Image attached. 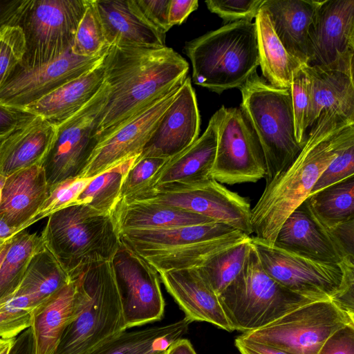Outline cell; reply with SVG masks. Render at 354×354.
I'll use <instances>...</instances> for the list:
<instances>
[{
    "instance_id": "6da1fadb",
    "label": "cell",
    "mask_w": 354,
    "mask_h": 354,
    "mask_svg": "<svg viewBox=\"0 0 354 354\" xmlns=\"http://www.w3.org/2000/svg\"><path fill=\"white\" fill-rule=\"evenodd\" d=\"M107 96L100 142L187 77L188 62L173 48L113 44L103 59Z\"/></svg>"
},
{
    "instance_id": "7a4b0ae2",
    "label": "cell",
    "mask_w": 354,
    "mask_h": 354,
    "mask_svg": "<svg viewBox=\"0 0 354 354\" xmlns=\"http://www.w3.org/2000/svg\"><path fill=\"white\" fill-rule=\"evenodd\" d=\"M353 138V119L334 111L322 112L297 157L266 184L252 208L254 236L274 245L283 221L307 199L322 172Z\"/></svg>"
},
{
    "instance_id": "3957f363",
    "label": "cell",
    "mask_w": 354,
    "mask_h": 354,
    "mask_svg": "<svg viewBox=\"0 0 354 354\" xmlns=\"http://www.w3.org/2000/svg\"><path fill=\"white\" fill-rule=\"evenodd\" d=\"M192 80L216 93L239 88L259 66L256 25L239 21L186 42Z\"/></svg>"
},
{
    "instance_id": "277c9868",
    "label": "cell",
    "mask_w": 354,
    "mask_h": 354,
    "mask_svg": "<svg viewBox=\"0 0 354 354\" xmlns=\"http://www.w3.org/2000/svg\"><path fill=\"white\" fill-rule=\"evenodd\" d=\"M40 235L71 279L84 267L112 260L122 241L113 214L75 204L48 217Z\"/></svg>"
},
{
    "instance_id": "5b68a950",
    "label": "cell",
    "mask_w": 354,
    "mask_h": 354,
    "mask_svg": "<svg viewBox=\"0 0 354 354\" xmlns=\"http://www.w3.org/2000/svg\"><path fill=\"white\" fill-rule=\"evenodd\" d=\"M239 90V109L261 148L268 183L292 163L302 148L295 138L290 88L273 86L255 72Z\"/></svg>"
},
{
    "instance_id": "8992f818",
    "label": "cell",
    "mask_w": 354,
    "mask_h": 354,
    "mask_svg": "<svg viewBox=\"0 0 354 354\" xmlns=\"http://www.w3.org/2000/svg\"><path fill=\"white\" fill-rule=\"evenodd\" d=\"M218 297L232 330L243 333L263 327L314 301L272 278L263 268L251 243L241 270Z\"/></svg>"
},
{
    "instance_id": "52a82bcc",
    "label": "cell",
    "mask_w": 354,
    "mask_h": 354,
    "mask_svg": "<svg viewBox=\"0 0 354 354\" xmlns=\"http://www.w3.org/2000/svg\"><path fill=\"white\" fill-rule=\"evenodd\" d=\"M76 275L86 291V300L64 329L53 354H84L127 330L112 260L88 265Z\"/></svg>"
},
{
    "instance_id": "ba28073f",
    "label": "cell",
    "mask_w": 354,
    "mask_h": 354,
    "mask_svg": "<svg viewBox=\"0 0 354 354\" xmlns=\"http://www.w3.org/2000/svg\"><path fill=\"white\" fill-rule=\"evenodd\" d=\"M264 270L289 290L310 299H332L353 308L354 261L315 260L250 237Z\"/></svg>"
},
{
    "instance_id": "9c48e42d",
    "label": "cell",
    "mask_w": 354,
    "mask_h": 354,
    "mask_svg": "<svg viewBox=\"0 0 354 354\" xmlns=\"http://www.w3.org/2000/svg\"><path fill=\"white\" fill-rule=\"evenodd\" d=\"M354 324V313L340 301H313L240 337L288 354H317L338 329Z\"/></svg>"
},
{
    "instance_id": "30bf717a",
    "label": "cell",
    "mask_w": 354,
    "mask_h": 354,
    "mask_svg": "<svg viewBox=\"0 0 354 354\" xmlns=\"http://www.w3.org/2000/svg\"><path fill=\"white\" fill-rule=\"evenodd\" d=\"M86 3L87 0H28L14 25L25 40L19 64L32 68L71 50Z\"/></svg>"
},
{
    "instance_id": "8fae6325",
    "label": "cell",
    "mask_w": 354,
    "mask_h": 354,
    "mask_svg": "<svg viewBox=\"0 0 354 354\" xmlns=\"http://www.w3.org/2000/svg\"><path fill=\"white\" fill-rule=\"evenodd\" d=\"M133 201L175 207L225 223L248 236L252 234L250 201L212 178L195 183L157 186L122 201Z\"/></svg>"
},
{
    "instance_id": "7c38bea8",
    "label": "cell",
    "mask_w": 354,
    "mask_h": 354,
    "mask_svg": "<svg viewBox=\"0 0 354 354\" xmlns=\"http://www.w3.org/2000/svg\"><path fill=\"white\" fill-rule=\"evenodd\" d=\"M105 82L80 110L56 127L50 149L41 166L48 187L79 177L100 142V111L106 102Z\"/></svg>"
},
{
    "instance_id": "4fadbf2b",
    "label": "cell",
    "mask_w": 354,
    "mask_h": 354,
    "mask_svg": "<svg viewBox=\"0 0 354 354\" xmlns=\"http://www.w3.org/2000/svg\"><path fill=\"white\" fill-rule=\"evenodd\" d=\"M217 145L211 177L221 184L256 183L266 177L263 152L239 108L219 109Z\"/></svg>"
},
{
    "instance_id": "5bb4252c",
    "label": "cell",
    "mask_w": 354,
    "mask_h": 354,
    "mask_svg": "<svg viewBox=\"0 0 354 354\" xmlns=\"http://www.w3.org/2000/svg\"><path fill=\"white\" fill-rule=\"evenodd\" d=\"M354 0L319 1L308 35L309 66L353 75Z\"/></svg>"
},
{
    "instance_id": "9a60e30c",
    "label": "cell",
    "mask_w": 354,
    "mask_h": 354,
    "mask_svg": "<svg viewBox=\"0 0 354 354\" xmlns=\"http://www.w3.org/2000/svg\"><path fill=\"white\" fill-rule=\"evenodd\" d=\"M112 265L125 329L160 320L165 304L155 268L122 242Z\"/></svg>"
},
{
    "instance_id": "2e32d148",
    "label": "cell",
    "mask_w": 354,
    "mask_h": 354,
    "mask_svg": "<svg viewBox=\"0 0 354 354\" xmlns=\"http://www.w3.org/2000/svg\"><path fill=\"white\" fill-rule=\"evenodd\" d=\"M105 53L88 57L77 55L71 50L53 62L32 68L18 64L0 88V104L24 109L93 69Z\"/></svg>"
},
{
    "instance_id": "e0dca14e",
    "label": "cell",
    "mask_w": 354,
    "mask_h": 354,
    "mask_svg": "<svg viewBox=\"0 0 354 354\" xmlns=\"http://www.w3.org/2000/svg\"><path fill=\"white\" fill-rule=\"evenodd\" d=\"M182 84L174 86L101 140L79 177L92 178L129 158L140 155Z\"/></svg>"
},
{
    "instance_id": "ac0fdd59",
    "label": "cell",
    "mask_w": 354,
    "mask_h": 354,
    "mask_svg": "<svg viewBox=\"0 0 354 354\" xmlns=\"http://www.w3.org/2000/svg\"><path fill=\"white\" fill-rule=\"evenodd\" d=\"M201 116L191 79L187 77L145 144L139 158H171L199 137Z\"/></svg>"
},
{
    "instance_id": "d6986e66",
    "label": "cell",
    "mask_w": 354,
    "mask_h": 354,
    "mask_svg": "<svg viewBox=\"0 0 354 354\" xmlns=\"http://www.w3.org/2000/svg\"><path fill=\"white\" fill-rule=\"evenodd\" d=\"M274 245L324 262L339 263L353 260L330 231L313 214L306 201L283 221Z\"/></svg>"
},
{
    "instance_id": "ffe728a7",
    "label": "cell",
    "mask_w": 354,
    "mask_h": 354,
    "mask_svg": "<svg viewBox=\"0 0 354 354\" xmlns=\"http://www.w3.org/2000/svg\"><path fill=\"white\" fill-rule=\"evenodd\" d=\"M167 291L191 322H203L231 332L218 295L197 268L158 272Z\"/></svg>"
},
{
    "instance_id": "44dd1931",
    "label": "cell",
    "mask_w": 354,
    "mask_h": 354,
    "mask_svg": "<svg viewBox=\"0 0 354 354\" xmlns=\"http://www.w3.org/2000/svg\"><path fill=\"white\" fill-rule=\"evenodd\" d=\"M86 295L79 276L37 306L31 326L35 354H53L67 325L82 308Z\"/></svg>"
},
{
    "instance_id": "7402d4cb",
    "label": "cell",
    "mask_w": 354,
    "mask_h": 354,
    "mask_svg": "<svg viewBox=\"0 0 354 354\" xmlns=\"http://www.w3.org/2000/svg\"><path fill=\"white\" fill-rule=\"evenodd\" d=\"M50 193L40 165L18 171L6 178L0 203V216L19 232L32 221Z\"/></svg>"
},
{
    "instance_id": "603a6c76",
    "label": "cell",
    "mask_w": 354,
    "mask_h": 354,
    "mask_svg": "<svg viewBox=\"0 0 354 354\" xmlns=\"http://www.w3.org/2000/svg\"><path fill=\"white\" fill-rule=\"evenodd\" d=\"M95 4L109 46H165V34L148 21L135 0H95Z\"/></svg>"
},
{
    "instance_id": "cb8c5ba5",
    "label": "cell",
    "mask_w": 354,
    "mask_h": 354,
    "mask_svg": "<svg viewBox=\"0 0 354 354\" xmlns=\"http://www.w3.org/2000/svg\"><path fill=\"white\" fill-rule=\"evenodd\" d=\"M218 120V110L211 117L202 136L184 151L168 159L151 178L147 190L174 183H195L212 178Z\"/></svg>"
},
{
    "instance_id": "d4e9b609",
    "label": "cell",
    "mask_w": 354,
    "mask_h": 354,
    "mask_svg": "<svg viewBox=\"0 0 354 354\" xmlns=\"http://www.w3.org/2000/svg\"><path fill=\"white\" fill-rule=\"evenodd\" d=\"M319 1L265 0L273 29L286 50L301 65L308 63V35Z\"/></svg>"
},
{
    "instance_id": "484cf974",
    "label": "cell",
    "mask_w": 354,
    "mask_h": 354,
    "mask_svg": "<svg viewBox=\"0 0 354 354\" xmlns=\"http://www.w3.org/2000/svg\"><path fill=\"white\" fill-rule=\"evenodd\" d=\"M56 127L36 116L0 142V176L41 164L53 140Z\"/></svg>"
},
{
    "instance_id": "4316f807",
    "label": "cell",
    "mask_w": 354,
    "mask_h": 354,
    "mask_svg": "<svg viewBox=\"0 0 354 354\" xmlns=\"http://www.w3.org/2000/svg\"><path fill=\"white\" fill-rule=\"evenodd\" d=\"M103 59L89 72L64 84L24 110L58 126L80 110L100 91L104 82Z\"/></svg>"
},
{
    "instance_id": "83f0119b",
    "label": "cell",
    "mask_w": 354,
    "mask_h": 354,
    "mask_svg": "<svg viewBox=\"0 0 354 354\" xmlns=\"http://www.w3.org/2000/svg\"><path fill=\"white\" fill-rule=\"evenodd\" d=\"M236 230L222 223L121 233L122 242L136 253L158 252L194 245L231 234Z\"/></svg>"
},
{
    "instance_id": "f1b7e54d",
    "label": "cell",
    "mask_w": 354,
    "mask_h": 354,
    "mask_svg": "<svg viewBox=\"0 0 354 354\" xmlns=\"http://www.w3.org/2000/svg\"><path fill=\"white\" fill-rule=\"evenodd\" d=\"M304 67L309 80V127L324 111L337 112L354 120L353 75L315 66Z\"/></svg>"
},
{
    "instance_id": "f546056e",
    "label": "cell",
    "mask_w": 354,
    "mask_h": 354,
    "mask_svg": "<svg viewBox=\"0 0 354 354\" xmlns=\"http://www.w3.org/2000/svg\"><path fill=\"white\" fill-rule=\"evenodd\" d=\"M113 216L120 234L131 230H156L215 222L202 215L169 205L120 201Z\"/></svg>"
},
{
    "instance_id": "4dcf8cb0",
    "label": "cell",
    "mask_w": 354,
    "mask_h": 354,
    "mask_svg": "<svg viewBox=\"0 0 354 354\" xmlns=\"http://www.w3.org/2000/svg\"><path fill=\"white\" fill-rule=\"evenodd\" d=\"M191 323L184 317L167 325L126 330L84 354H163L173 343L182 338Z\"/></svg>"
},
{
    "instance_id": "1f68e13d",
    "label": "cell",
    "mask_w": 354,
    "mask_h": 354,
    "mask_svg": "<svg viewBox=\"0 0 354 354\" xmlns=\"http://www.w3.org/2000/svg\"><path fill=\"white\" fill-rule=\"evenodd\" d=\"M254 23L263 76L273 86L290 88L293 74L302 65L284 48L263 8H260Z\"/></svg>"
},
{
    "instance_id": "d6a6232c",
    "label": "cell",
    "mask_w": 354,
    "mask_h": 354,
    "mask_svg": "<svg viewBox=\"0 0 354 354\" xmlns=\"http://www.w3.org/2000/svg\"><path fill=\"white\" fill-rule=\"evenodd\" d=\"M239 230L212 240L180 248L137 253L158 272L176 269L198 268L207 259L247 239Z\"/></svg>"
},
{
    "instance_id": "836d02e7",
    "label": "cell",
    "mask_w": 354,
    "mask_h": 354,
    "mask_svg": "<svg viewBox=\"0 0 354 354\" xmlns=\"http://www.w3.org/2000/svg\"><path fill=\"white\" fill-rule=\"evenodd\" d=\"M71 281L68 274L45 246L30 260L16 291L27 297L35 308Z\"/></svg>"
},
{
    "instance_id": "e575fe53",
    "label": "cell",
    "mask_w": 354,
    "mask_h": 354,
    "mask_svg": "<svg viewBox=\"0 0 354 354\" xmlns=\"http://www.w3.org/2000/svg\"><path fill=\"white\" fill-rule=\"evenodd\" d=\"M313 214L325 227L354 218V178L326 187L306 200Z\"/></svg>"
},
{
    "instance_id": "d590c367",
    "label": "cell",
    "mask_w": 354,
    "mask_h": 354,
    "mask_svg": "<svg viewBox=\"0 0 354 354\" xmlns=\"http://www.w3.org/2000/svg\"><path fill=\"white\" fill-rule=\"evenodd\" d=\"M44 247L41 235L36 232L24 230L13 236L0 266V301L16 292L30 260Z\"/></svg>"
},
{
    "instance_id": "8d00e7d4",
    "label": "cell",
    "mask_w": 354,
    "mask_h": 354,
    "mask_svg": "<svg viewBox=\"0 0 354 354\" xmlns=\"http://www.w3.org/2000/svg\"><path fill=\"white\" fill-rule=\"evenodd\" d=\"M139 156L129 158L92 178L73 205L86 204L102 213L113 214L120 201L124 178Z\"/></svg>"
},
{
    "instance_id": "74e56055",
    "label": "cell",
    "mask_w": 354,
    "mask_h": 354,
    "mask_svg": "<svg viewBox=\"0 0 354 354\" xmlns=\"http://www.w3.org/2000/svg\"><path fill=\"white\" fill-rule=\"evenodd\" d=\"M250 237L217 253L197 268L218 296L241 270L250 248Z\"/></svg>"
},
{
    "instance_id": "f35d334b",
    "label": "cell",
    "mask_w": 354,
    "mask_h": 354,
    "mask_svg": "<svg viewBox=\"0 0 354 354\" xmlns=\"http://www.w3.org/2000/svg\"><path fill=\"white\" fill-rule=\"evenodd\" d=\"M108 48L95 0H87L71 50L77 55L92 57L103 55Z\"/></svg>"
},
{
    "instance_id": "ab89813d",
    "label": "cell",
    "mask_w": 354,
    "mask_h": 354,
    "mask_svg": "<svg viewBox=\"0 0 354 354\" xmlns=\"http://www.w3.org/2000/svg\"><path fill=\"white\" fill-rule=\"evenodd\" d=\"M34 306L17 291L0 301V338L13 339L31 326Z\"/></svg>"
},
{
    "instance_id": "60d3db41",
    "label": "cell",
    "mask_w": 354,
    "mask_h": 354,
    "mask_svg": "<svg viewBox=\"0 0 354 354\" xmlns=\"http://www.w3.org/2000/svg\"><path fill=\"white\" fill-rule=\"evenodd\" d=\"M295 132L297 142L303 147L306 138V131L309 127L310 91L309 80L302 65L292 76L290 84Z\"/></svg>"
},
{
    "instance_id": "b9f144b4",
    "label": "cell",
    "mask_w": 354,
    "mask_h": 354,
    "mask_svg": "<svg viewBox=\"0 0 354 354\" xmlns=\"http://www.w3.org/2000/svg\"><path fill=\"white\" fill-rule=\"evenodd\" d=\"M169 158L139 157L126 174L120 193V201H128L148 189L153 176Z\"/></svg>"
},
{
    "instance_id": "7bdbcfd3",
    "label": "cell",
    "mask_w": 354,
    "mask_h": 354,
    "mask_svg": "<svg viewBox=\"0 0 354 354\" xmlns=\"http://www.w3.org/2000/svg\"><path fill=\"white\" fill-rule=\"evenodd\" d=\"M91 179L72 178L50 188L48 196L32 219V225L61 209L73 205Z\"/></svg>"
},
{
    "instance_id": "ee69618b",
    "label": "cell",
    "mask_w": 354,
    "mask_h": 354,
    "mask_svg": "<svg viewBox=\"0 0 354 354\" xmlns=\"http://www.w3.org/2000/svg\"><path fill=\"white\" fill-rule=\"evenodd\" d=\"M24 52V37L18 26H8L0 32V88L21 62Z\"/></svg>"
},
{
    "instance_id": "f6af8a7d",
    "label": "cell",
    "mask_w": 354,
    "mask_h": 354,
    "mask_svg": "<svg viewBox=\"0 0 354 354\" xmlns=\"http://www.w3.org/2000/svg\"><path fill=\"white\" fill-rule=\"evenodd\" d=\"M265 0H207L208 10L227 24L255 19Z\"/></svg>"
},
{
    "instance_id": "bcb514c9",
    "label": "cell",
    "mask_w": 354,
    "mask_h": 354,
    "mask_svg": "<svg viewBox=\"0 0 354 354\" xmlns=\"http://www.w3.org/2000/svg\"><path fill=\"white\" fill-rule=\"evenodd\" d=\"M353 175L354 138L346 143L327 166L315 183L310 195Z\"/></svg>"
},
{
    "instance_id": "7dc6e473",
    "label": "cell",
    "mask_w": 354,
    "mask_h": 354,
    "mask_svg": "<svg viewBox=\"0 0 354 354\" xmlns=\"http://www.w3.org/2000/svg\"><path fill=\"white\" fill-rule=\"evenodd\" d=\"M144 17L163 34L171 28L169 23L171 0H135Z\"/></svg>"
},
{
    "instance_id": "c3c4849f",
    "label": "cell",
    "mask_w": 354,
    "mask_h": 354,
    "mask_svg": "<svg viewBox=\"0 0 354 354\" xmlns=\"http://www.w3.org/2000/svg\"><path fill=\"white\" fill-rule=\"evenodd\" d=\"M35 117V115L24 109L0 104V142Z\"/></svg>"
},
{
    "instance_id": "681fc988",
    "label": "cell",
    "mask_w": 354,
    "mask_h": 354,
    "mask_svg": "<svg viewBox=\"0 0 354 354\" xmlns=\"http://www.w3.org/2000/svg\"><path fill=\"white\" fill-rule=\"evenodd\" d=\"M317 354H354V324L346 325L333 333Z\"/></svg>"
},
{
    "instance_id": "f907efd6",
    "label": "cell",
    "mask_w": 354,
    "mask_h": 354,
    "mask_svg": "<svg viewBox=\"0 0 354 354\" xmlns=\"http://www.w3.org/2000/svg\"><path fill=\"white\" fill-rule=\"evenodd\" d=\"M198 6V0H171L169 8L170 26L172 27L183 24Z\"/></svg>"
},
{
    "instance_id": "816d5d0a",
    "label": "cell",
    "mask_w": 354,
    "mask_h": 354,
    "mask_svg": "<svg viewBox=\"0 0 354 354\" xmlns=\"http://www.w3.org/2000/svg\"><path fill=\"white\" fill-rule=\"evenodd\" d=\"M28 0H0V32L14 26Z\"/></svg>"
},
{
    "instance_id": "f5cc1de1",
    "label": "cell",
    "mask_w": 354,
    "mask_h": 354,
    "mask_svg": "<svg viewBox=\"0 0 354 354\" xmlns=\"http://www.w3.org/2000/svg\"><path fill=\"white\" fill-rule=\"evenodd\" d=\"M346 254L354 257V218L335 225L329 230Z\"/></svg>"
},
{
    "instance_id": "db71d44e",
    "label": "cell",
    "mask_w": 354,
    "mask_h": 354,
    "mask_svg": "<svg viewBox=\"0 0 354 354\" xmlns=\"http://www.w3.org/2000/svg\"><path fill=\"white\" fill-rule=\"evenodd\" d=\"M235 346L241 354H288L268 346L236 337Z\"/></svg>"
},
{
    "instance_id": "11a10c76",
    "label": "cell",
    "mask_w": 354,
    "mask_h": 354,
    "mask_svg": "<svg viewBox=\"0 0 354 354\" xmlns=\"http://www.w3.org/2000/svg\"><path fill=\"white\" fill-rule=\"evenodd\" d=\"M8 354H35V341L30 327L17 337Z\"/></svg>"
},
{
    "instance_id": "9f6ffc18",
    "label": "cell",
    "mask_w": 354,
    "mask_h": 354,
    "mask_svg": "<svg viewBox=\"0 0 354 354\" xmlns=\"http://www.w3.org/2000/svg\"><path fill=\"white\" fill-rule=\"evenodd\" d=\"M163 354H197L189 340L180 338L173 343Z\"/></svg>"
},
{
    "instance_id": "6f0895ef",
    "label": "cell",
    "mask_w": 354,
    "mask_h": 354,
    "mask_svg": "<svg viewBox=\"0 0 354 354\" xmlns=\"http://www.w3.org/2000/svg\"><path fill=\"white\" fill-rule=\"evenodd\" d=\"M17 229L10 226L7 222L0 216V242L10 239L18 234Z\"/></svg>"
},
{
    "instance_id": "680465c9",
    "label": "cell",
    "mask_w": 354,
    "mask_h": 354,
    "mask_svg": "<svg viewBox=\"0 0 354 354\" xmlns=\"http://www.w3.org/2000/svg\"><path fill=\"white\" fill-rule=\"evenodd\" d=\"M16 338H13V339H1L0 338V354H8Z\"/></svg>"
},
{
    "instance_id": "91938a15",
    "label": "cell",
    "mask_w": 354,
    "mask_h": 354,
    "mask_svg": "<svg viewBox=\"0 0 354 354\" xmlns=\"http://www.w3.org/2000/svg\"><path fill=\"white\" fill-rule=\"evenodd\" d=\"M12 238L6 240L4 241L0 242V266H1V264L4 259L9 248H10Z\"/></svg>"
},
{
    "instance_id": "94428289",
    "label": "cell",
    "mask_w": 354,
    "mask_h": 354,
    "mask_svg": "<svg viewBox=\"0 0 354 354\" xmlns=\"http://www.w3.org/2000/svg\"><path fill=\"white\" fill-rule=\"evenodd\" d=\"M5 180H6V178L2 176H0V203H1V200L2 189H3V185L5 183Z\"/></svg>"
}]
</instances>
